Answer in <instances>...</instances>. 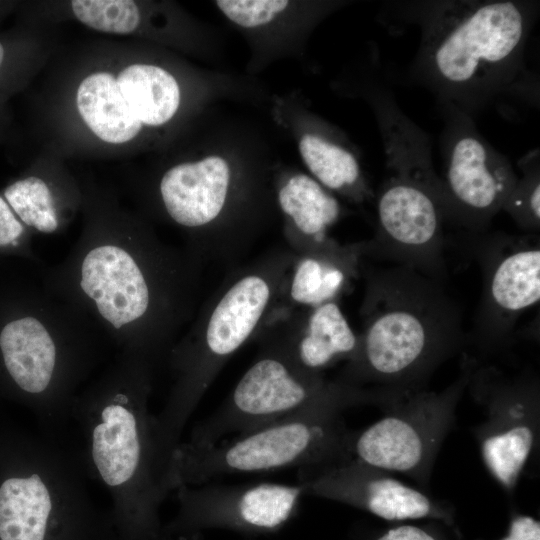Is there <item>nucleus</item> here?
<instances>
[{
  "label": "nucleus",
  "mask_w": 540,
  "mask_h": 540,
  "mask_svg": "<svg viewBox=\"0 0 540 540\" xmlns=\"http://www.w3.org/2000/svg\"><path fill=\"white\" fill-rule=\"evenodd\" d=\"M255 339L299 368L321 375L350 361L359 345V335L337 301L297 309L276 305Z\"/></svg>",
  "instance_id": "obj_17"
},
{
  "label": "nucleus",
  "mask_w": 540,
  "mask_h": 540,
  "mask_svg": "<svg viewBox=\"0 0 540 540\" xmlns=\"http://www.w3.org/2000/svg\"><path fill=\"white\" fill-rule=\"evenodd\" d=\"M2 195L29 230L54 234L63 229V201L46 178L38 175L21 177L8 184Z\"/></svg>",
  "instance_id": "obj_23"
},
{
  "label": "nucleus",
  "mask_w": 540,
  "mask_h": 540,
  "mask_svg": "<svg viewBox=\"0 0 540 540\" xmlns=\"http://www.w3.org/2000/svg\"><path fill=\"white\" fill-rule=\"evenodd\" d=\"M0 320V368L38 417L42 433L63 439L71 406L101 357L102 333L43 289Z\"/></svg>",
  "instance_id": "obj_6"
},
{
  "label": "nucleus",
  "mask_w": 540,
  "mask_h": 540,
  "mask_svg": "<svg viewBox=\"0 0 540 540\" xmlns=\"http://www.w3.org/2000/svg\"><path fill=\"white\" fill-rule=\"evenodd\" d=\"M362 331L337 378L388 400L425 389L440 365L466 347L459 305L437 282L403 266H362Z\"/></svg>",
  "instance_id": "obj_4"
},
{
  "label": "nucleus",
  "mask_w": 540,
  "mask_h": 540,
  "mask_svg": "<svg viewBox=\"0 0 540 540\" xmlns=\"http://www.w3.org/2000/svg\"><path fill=\"white\" fill-rule=\"evenodd\" d=\"M329 404L349 408L377 404L369 389L337 377L307 372L281 353L260 346L255 361L244 372L222 404L192 429L187 442L213 444L295 414Z\"/></svg>",
  "instance_id": "obj_10"
},
{
  "label": "nucleus",
  "mask_w": 540,
  "mask_h": 540,
  "mask_svg": "<svg viewBox=\"0 0 540 540\" xmlns=\"http://www.w3.org/2000/svg\"><path fill=\"white\" fill-rule=\"evenodd\" d=\"M0 12H2V8L0 7Z\"/></svg>",
  "instance_id": "obj_31"
},
{
  "label": "nucleus",
  "mask_w": 540,
  "mask_h": 540,
  "mask_svg": "<svg viewBox=\"0 0 540 540\" xmlns=\"http://www.w3.org/2000/svg\"><path fill=\"white\" fill-rule=\"evenodd\" d=\"M167 219L185 236L202 264L231 263L252 245L258 229L260 190L219 155L168 168L156 187Z\"/></svg>",
  "instance_id": "obj_9"
},
{
  "label": "nucleus",
  "mask_w": 540,
  "mask_h": 540,
  "mask_svg": "<svg viewBox=\"0 0 540 540\" xmlns=\"http://www.w3.org/2000/svg\"><path fill=\"white\" fill-rule=\"evenodd\" d=\"M416 24L420 42L410 80L438 104L473 116L490 106H535L539 77L528 68V41L539 15L533 0H426L393 3Z\"/></svg>",
  "instance_id": "obj_2"
},
{
  "label": "nucleus",
  "mask_w": 540,
  "mask_h": 540,
  "mask_svg": "<svg viewBox=\"0 0 540 540\" xmlns=\"http://www.w3.org/2000/svg\"><path fill=\"white\" fill-rule=\"evenodd\" d=\"M440 178L446 223L467 233L488 231L517 182L509 159L478 131L473 117L450 104H438Z\"/></svg>",
  "instance_id": "obj_14"
},
{
  "label": "nucleus",
  "mask_w": 540,
  "mask_h": 540,
  "mask_svg": "<svg viewBox=\"0 0 540 540\" xmlns=\"http://www.w3.org/2000/svg\"><path fill=\"white\" fill-rule=\"evenodd\" d=\"M276 197L284 220L285 238L295 254L329 241L330 229L343 215V207L335 194L305 173H294L282 179Z\"/></svg>",
  "instance_id": "obj_20"
},
{
  "label": "nucleus",
  "mask_w": 540,
  "mask_h": 540,
  "mask_svg": "<svg viewBox=\"0 0 540 540\" xmlns=\"http://www.w3.org/2000/svg\"><path fill=\"white\" fill-rule=\"evenodd\" d=\"M295 257L289 248L274 249L231 272L170 349L172 385L153 423L156 465L164 481L190 417L230 358L257 337Z\"/></svg>",
  "instance_id": "obj_5"
},
{
  "label": "nucleus",
  "mask_w": 540,
  "mask_h": 540,
  "mask_svg": "<svg viewBox=\"0 0 540 540\" xmlns=\"http://www.w3.org/2000/svg\"><path fill=\"white\" fill-rule=\"evenodd\" d=\"M363 241L340 244L333 238L301 254H296L277 307L311 308L337 301L361 276L364 264Z\"/></svg>",
  "instance_id": "obj_18"
},
{
  "label": "nucleus",
  "mask_w": 540,
  "mask_h": 540,
  "mask_svg": "<svg viewBox=\"0 0 540 540\" xmlns=\"http://www.w3.org/2000/svg\"><path fill=\"white\" fill-rule=\"evenodd\" d=\"M297 479L304 495L347 504L384 520L435 518L449 523L452 520L447 503L402 482L388 471L351 457L300 469Z\"/></svg>",
  "instance_id": "obj_16"
},
{
  "label": "nucleus",
  "mask_w": 540,
  "mask_h": 540,
  "mask_svg": "<svg viewBox=\"0 0 540 540\" xmlns=\"http://www.w3.org/2000/svg\"><path fill=\"white\" fill-rule=\"evenodd\" d=\"M467 389L484 420L472 428L482 461L493 479L513 494L539 449L540 383L531 370L506 373L475 358Z\"/></svg>",
  "instance_id": "obj_13"
},
{
  "label": "nucleus",
  "mask_w": 540,
  "mask_h": 540,
  "mask_svg": "<svg viewBox=\"0 0 540 540\" xmlns=\"http://www.w3.org/2000/svg\"><path fill=\"white\" fill-rule=\"evenodd\" d=\"M500 540H540V523L530 515L518 514L512 518L507 534Z\"/></svg>",
  "instance_id": "obj_28"
},
{
  "label": "nucleus",
  "mask_w": 540,
  "mask_h": 540,
  "mask_svg": "<svg viewBox=\"0 0 540 540\" xmlns=\"http://www.w3.org/2000/svg\"><path fill=\"white\" fill-rule=\"evenodd\" d=\"M348 408L316 407L213 444L181 441L169 467L168 489L171 493L225 475L315 468L350 458L353 431L343 418Z\"/></svg>",
  "instance_id": "obj_8"
},
{
  "label": "nucleus",
  "mask_w": 540,
  "mask_h": 540,
  "mask_svg": "<svg viewBox=\"0 0 540 540\" xmlns=\"http://www.w3.org/2000/svg\"><path fill=\"white\" fill-rule=\"evenodd\" d=\"M298 151L311 177L327 190L353 204L374 202L359 152L335 129L315 122L300 135Z\"/></svg>",
  "instance_id": "obj_19"
},
{
  "label": "nucleus",
  "mask_w": 540,
  "mask_h": 540,
  "mask_svg": "<svg viewBox=\"0 0 540 540\" xmlns=\"http://www.w3.org/2000/svg\"><path fill=\"white\" fill-rule=\"evenodd\" d=\"M292 2L280 0H220L215 5L233 24L254 30L266 28L285 14Z\"/></svg>",
  "instance_id": "obj_26"
},
{
  "label": "nucleus",
  "mask_w": 540,
  "mask_h": 540,
  "mask_svg": "<svg viewBox=\"0 0 540 540\" xmlns=\"http://www.w3.org/2000/svg\"><path fill=\"white\" fill-rule=\"evenodd\" d=\"M522 175L506 198L502 209L529 234L540 231V155L533 149L518 161Z\"/></svg>",
  "instance_id": "obj_24"
},
{
  "label": "nucleus",
  "mask_w": 540,
  "mask_h": 540,
  "mask_svg": "<svg viewBox=\"0 0 540 540\" xmlns=\"http://www.w3.org/2000/svg\"><path fill=\"white\" fill-rule=\"evenodd\" d=\"M155 371L148 360L119 352L75 397L62 439L110 495L117 540H167L160 509L169 493L156 465L149 406Z\"/></svg>",
  "instance_id": "obj_3"
},
{
  "label": "nucleus",
  "mask_w": 540,
  "mask_h": 540,
  "mask_svg": "<svg viewBox=\"0 0 540 540\" xmlns=\"http://www.w3.org/2000/svg\"><path fill=\"white\" fill-rule=\"evenodd\" d=\"M177 511L164 524L167 540H198L205 532L226 530L260 536L278 532L295 515L304 492L299 484H217L175 490Z\"/></svg>",
  "instance_id": "obj_15"
},
{
  "label": "nucleus",
  "mask_w": 540,
  "mask_h": 540,
  "mask_svg": "<svg viewBox=\"0 0 540 540\" xmlns=\"http://www.w3.org/2000/svg\"><path fill=\"white\" fill-rule=\"evenodd\" d=\"M375 540H440L434 533L415 525L391 528Z\"/></svg>",
  "instance_id": "obj_29"
},
{
  "label": "nucleus",
  "mask_w": 540,
  "mask_h": 540,
  "mask_svg": "<svg viewBox=\"0 0 540 540\" xmlns=\"http://www.w3.org/2000/svg\"><path fill=\"white\" fill-rule=\"evenodd\" d=\"M0 251H11L34 257L29 243V229L19 220L0 194Z\"/></svg>",
  "instance_id": "obj_27"
},
{
  "label": "nucleus",
  "mask_w": 540,
  "mask_h": 540,
  "mask_svg": "<svg viewBox=\"0 0 540 540\" xmlns=\"http://www.w3.org/2000/svg\"><path fill=\"white\" fill-rule=\"evenodd\" d=\"M459 244L479 264L482 291L466 346L482 356L508 347L524 312L540 299L539 234L460 231Z\"/></svg>",
  "instance_id": "obj_12"
},
{
  "label": "nucleus",
  "mask_w": 540,
  "mask_h": 540,
  "mask_svg": "<svg viewBox=\"0 0 540 540\" xmlns=\"http://www.w3.org/2000/svg\"><path fill=\"white\" fill-rule=\"evenodd\" d=\"M76 105L88 128L104 142H129L142 129L111 73L95 72L84 78L77 88Z\"/></svg>",
  "instance_id": "obj_21"
},
{
  "label": "nucleus",
  "mask_w": 540,
  "mask_h": 540,
  "mask_svg": "<svg viewBox=\"0 0 540 540\" xmlns=\"http://www.w3.org/2000/svg\"><path fill=\"white\" fill-rule=\"evenodd\" d=\"M116 80L142 126L159 127L176 115L181 103V90L176 78L166 69L135 63L121 70Z\"/></svg>",
  "instance_id": "obj_22"
},
{
  "label": "nucleus",
  "mask_w": 540,
  "mask_h": 540,
  "mask_svg": "<svg viewBox=\"0 0 540 540\" xmlns=\"http://www.w3.org/2000/svg\"><path fill=\"white\" fill-rule=\"evenodd\" d=\"M474 363L473 356L462 352L459 376L444 390L422 389L388 402L382 418L352 432L351 458L427 486L438 452L455 424Z\"/></svg>",
  "instance_id": "obj_11"
},
{
  "label": "nucleus",
  "mask_w": 540,
  "mask_h": 540,
  "mask_svg": "<svg viewBox=\"0 0 540 540\" xmlns=\"http://www.w3.org/2000/svg\"><path fill=\"white\" fill-rule=\"evenodd\" d=\"M104 205L90 211L79 240L46 273L43 289L85 315L119 352L157 368L194 314L203 264Z\"/></svg>",
  "instance_id": "obj_1"
},
{
  "label": "nucleus",
  "mask_w": 540,
  "mask_h": 540,
  "mask_svg": "<svg viewBox=\"0 0 540 540\" xmlns=\"http://www.w3.org/2000/svg\"><path fill=\"white\" fill-rule=\"evenodd\" d=\"M9 41L0 39V94L10 86V80L13 82L14 77L10 73L14 72V48Z\"/></svg>",
  "instance_id": "obj_30"
},
{
  "label": "nucleus",
  "mask_w": 540,
  "mask_h": 540,
  "mask_svg": "<svg viewBox=\"0 0 540 540\" xmlns=\"http://www.w3.org/2000/svg\"><path fill=\"white\" fill-rule=\"evenodd\" d=\"M0 483V540H117L108 511L92 499L70 447L42 433L21 445Z\"/></svg>",
  "instance_id": "obj_7"
},
{
  "label": "nucleus",
  "mask_w": 540,
  "mask_h": 540,
  "mask_svg": "<svg viewBox=\"0 0 540 540\" xmlns=\"http://www.w3.org/2000/svg\"><path fill=\"white\" fill-rule=\"evenodd\" d=\"M72 12L84 25L94 30L130 34L141 23L139 7L128 0H74Z\"/></svg>",
  "instance_id": "obj_25"
}]
</instances>
